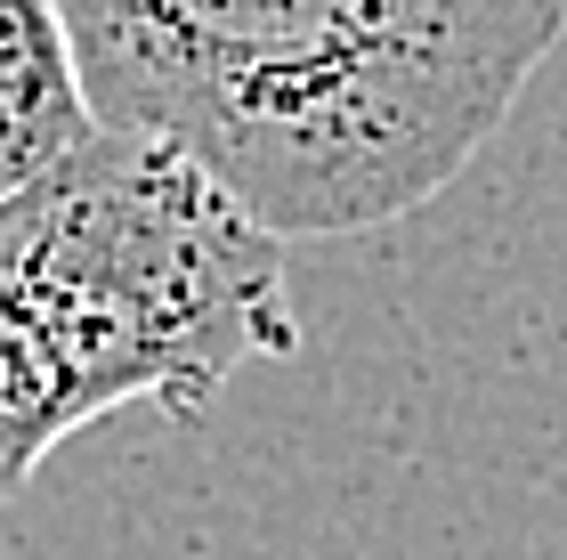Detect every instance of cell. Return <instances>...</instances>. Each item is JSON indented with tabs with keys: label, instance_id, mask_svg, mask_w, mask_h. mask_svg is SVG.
Listing matches in <instances>:
<instances>
[{
	"label": "cell",
	"instance_id": "obj_3",
	"mask_svg": "<svg viewBox=\"0 0 567 560\" xmlns=\"http://www.w3.org/2000/svg\"><path fill=\"white\" fill-rule=\"evenodd\" d=\"M97 90L65 0H0V203L97 139Z\"/></svg>",
	"mask_w": 567,
	"mask_h": 560
},
{
	"label": "cell",
	"instance_id": "obj_2",
	"mask_svg": "<svg viewBox=\"0 0 567 560\" xmlns=\"http://www.w3.org/2000/svg\"><path fill=\"white\" fill-rule=\"evenodd\" d=\"M0 309L41 342L82 422L114 406L195 415L244 366L300 349L284 236L146 122H97L0 203Z\"/></svg>",
	"mask_w": 567,
	"mask_h": 560
},
{
	"label": "cell",
	"instance_id": "obj_1",
	"mask_svg": "<svg viewBox=\"0 0 567 560\" xmlns=\"http://www.w3.org/2000/svg\"><path fill=\"white\" fill-rule=\"evenodd\" d=\"M106 122L195 146L276 236L430 203L503 131L567 0H65Z\"/></svg>",
	"mask_w": 567,
	"mask_h": 560
},
{
	"label": "cell",
	"instance_id": "obj_4",
	"mask_svg": "<svg viewBox=\"0 0 567 560\" xmlns=\"http://www.w3.org/2000/svg\"><path fill=\"white\" fill-rule=\"evenodd\" d=\"M82 415H73L58 366L41 358V342L24 334V325L0 309V503H9L24 479L41 471V455L73 439Z\"/></svg>",
	"mask_w": 567,
	"mask_h": 560
}]
</instances>
